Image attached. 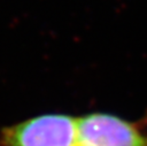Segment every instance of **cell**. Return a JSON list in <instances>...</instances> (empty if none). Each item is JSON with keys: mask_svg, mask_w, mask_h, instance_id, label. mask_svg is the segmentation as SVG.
<instances>
[{"mask_svg": "<svg viewBox=\"0 0 147 146\" xmlns=\"http://www.w3.org/2000/svg\"><path fill=\"white\" fill-rule=\"evenodd\" d=\"M77 116L37 115L0 130V146H76Z\"/></svg>", "mask_w": 147, "mask_h": 146, "instance_id": "6da1fadb", "label": "cell"}, {"mask_svg": "<svg viewBox=\"0 0 147 146\" xmlns=\"http://www.w3.org/2000/svg\"><path fill=\"white\" fill-rule=\"evenodd\" d=\"M76 146H147V125L105 112L77 116Z\"/></svg>", "mask_w": 147, "mask_h": 146, "instance_id": "7a4b0ae2", "label": "cell"}]
</instances>
